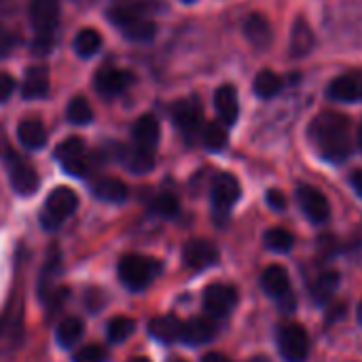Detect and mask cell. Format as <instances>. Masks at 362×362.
Masks as SVG:
<instances>
[{
	"label": "cell",
	"mask_w": 362,
	"mask_h": 362,
	"mask_svg": "<svg viewBox=\"0 0 362 362\" xmlns=\"http://www.w3.org/2000/svg\"><path fill=\"white\" fill-rule=\"evenodd\" d=\"M267 204H269L274 210H284V208H286V197H284L282 191L272 189V191H267Z\"/></svg>",
	"instance_id": "cell-43"
},
{
	"label": "cell",
	"mask_w": 362,
	"mask_h": 362,
	"mask_svg": "<svg viewBox=\"0 0 362 362\" xmlns=\"http://www.w3.org/2000/svg\"><path fill=\"white\" fill-rule=\"evenodd\" d=\"M132 362H151L148 358H144V356H138V358H134Z\"/></svg>",
	"instance_id": "cell-48"
},
{
	"label": "cell",
	"mask_w": 362,
	"mask_h": 362,
	"mask_svg": "<svg viewBox=\"0 0 362 362\" xmlns=\"http://www.w3.org/2000/svg\"><path fill=\"white\" fill-rule=\"evenodd\" d=\"M55 159L62 163L64 172H68L72 176L83 178L89 172V163H87V155H85V142L76 136L57 144Z\"/></svg>",
	"instance_id": "cell-6"
},
{
	"label": "cell",
	"mask_w": 362,
	"mask_h": 362,
	"mask_svg": "<svg viewBox=\"0 0 362 362\" xmlns=\"http://www.w3.org/2000/svg\"><path fill=\"white\" fill-rule=\"evenodd\" d=\"M297 202L312 223L322 225L331 218V206L318 189H314L310 185L297 187Z\"/></svg>",
	"instance_id": "cell-12"
},
{
	"label": "cell",
	"mask_w": 362,
	"mask_h": 362,
	"mask_svg": "<svg viewBox=\"0 0 362 362\" xmlns=\"http://www.w3.org/2000/svg\"><path fill=\"white\" fill-rule=\"evenodd\" d=\"M261 286H263V291L272 299L282 301L284 297L291 295V278H288V272L282 265H269L263 272V276H261Z\"/></svg>",
	"instance_id": "cell-16"
},
{
	"label": "cell",
	"mask_w": 362,
	"mask_h": 362,
	"mask_svg": "<svg viewBox=\"0 0 362 362\" xmlns=\"http://www.w3.org/2000/svg\"><path fill=\"white\" fill-rule=\"evenodd\" d=\"M72 47H74V51H76L78 57H93L100 51V47H102V36H100L98 30L85 28V30H81L74 36Z\"/></svg>",
	"instance_id": "cell-27"
},
{
	"label": "cell",
	"mask_w": 362,
	"mask_h": 362,
	"mask_svg": "<svg viewBox=\"0 0 362 362\" xmlns=\"http://www.w3.org/2000/svg\"><path fill=\"white\" fill-rule=\"evenodd\" d=\"M136 331V322L127 316H117L108 322L106 327V333H108V339L112 344H121L125 339H129Z\"/></svg>",
	"instance_id": "cell-34"
},
{
	"label": "cell",
	"mask_w": 362,
	"mask_h": 362,
	"mask_svg": "<svg viewBox=\"0 0 362 362\" xmlns=\"http://www.w3.org/2000/svg\"><path fill=\"white\" fill-rule=\"evenodd\" d=\"M78 208V197L72 189L68 187H57L49 193L42 214H40V223L45 229L55 231L68 216H72Z\"/></svg>",
	"instance_id": "cell-4"
},
{
	"label": "cell",
	"mask_w": 362,
	"mask_h": 362,
	"mask_svg": "<svg viewBox=\"0 0 362 362\" xmlns=\"http://www.w3.org/2000/svg\"><path fill=\"white\" fill-rule=\"evenodd\" d=\"M11 153H13V151H11V142H8V138H6L4 127L0 125V157H2V159H6Z\"/></svg>",
	"instance_id": "cell-44"
},
{
	"label": "cell",
	"mask_w": 362,
	"mask_h": 362,
	"mask_svg": "<svg viewBox=\"0 0 362 362\" xmlns=\"http://www.w3.org/2000/svg\"><path fill=\"white\" fill-rule=\"evenodd\" d=\"M13 45H15V36L4 25H0V59L11 53Z\"/></svg>",
	"instance_id": "cell-42"
},
{
	"label": "cell",
	"mask_w": 362,
	"mask_h": 362,
	"mask_svg": "<svg viewBox=\"0 0 362 362\" xmlns=\"http://www.w3.org/2000/svg\"><path fill=\"white\" fill-rule=\"evenodd\" d=\"M123 163L134 174H146L155 168V151L134 144L132 148H125Z\"/></svg>",
	"instance_id": "cell-26"
},
{
	"label": "cell",
	"mask_w": 362,
	"mask_h": 362,
	"mask_svg": "<svg viewBox=\"0 0 362 362\" xmlns=\"http://www.w3.org/2000/svg\"><path fill=\"white\" fill-rule=\"evenodd\" d=\"M263 242H265V246H267L269 250H274V252H288V250L293 248V244H295V238H293V233H291L288 229H284V227H274V229H269V231L263 235Z\"/></svg>",
	"instance_id": "cell-33"
},
{
	"label": "cell",
	"mask_w": 362,
	"mask_h": 362,
	"mask_svg": "<svg viewBox=\"0 0 362 362\" xmlns=\"http://www.w3.org/2000/svg\"><path fill=\"white\" fill-rule=\"evenodd\" d=\"M6 163H8V178H11V187L15 189V193L19 195H32L38 185H40V178L36 174V170L19 155L11 153L6 157Z\"/></svg>",
	"instance_id": "cell-8"
},
{
	"label": "cell",
	"mask_w": 362,
	"mask_h": 362,
	"mask_svg": "<svg viewBox=\"0 0 362 362\" xmlns=\"http://www.w3.org/2000/svg\"><path fill=\"white\" fill-rule=\"evenodd\" d=\"M314 45H316L314 30L310 28V23L303 17H299L293 25V34H291V55L305 57V55H310Z\"/></svg>",
	"instance_id": "cell-23"
},
{
	"label": "cell",
	"mask_w": 362,
	"mask_h": 362,
	"mask_svg": "<svg viewBox=\"0 0 362 362\" xmlns=\"http://www.w3.org/2000/svg\"><path fill=\"white\" fill-rule=\"evenodd\" d=\"M327 95L333 102H361L362 100V70H352L346 74L335 76L329 87H327Z\"/></svg>",
	"instance_id": "cell-13"
},
{
	"label": "cell",
	"mask_w": 362,
	"mask_h": 362,
	"mask_svg": "<svg viewBox=\"0 0 362 362\" xmlns=\"http://www.w3.org/2000/svg\"><path fill=\"white\" fill-rule=\"evenodd\" d=\"M17 138H19V142H21L25 148L38 151V148H42V146L47 144V129H45V125H42L40 121H36V119H25V121H21L19 127H17Z\"/></svg>",
	"instance_id": "cell-25"
},
{
	"label": "cell",
	"mask_w": 362,
	"mask_h": 362,
	"mask_svg": "<svg viewBox=\"0 0 362 362\" xmlns=\"http://www.w3.org/2000/svg\"><path fill=\"white\" fill-rule=\"evenodd\" d=\"M310 138L327 161L341 163L350 157V119L339 112H320L310 125Z\"/></svg>",
	"instance_id": "cell-2"
},
{
	"label": "cell",
	"mask_w": 362,
	"mask_h": 362,
	"mask_svg": "<svg viewBox=\"0 0 362 362\" xmlns=\"http://www.w3.org/2000/svg\"><path fill=\"white\" fill-rule=\"evenodd\" d=\"M55 45V32H38L32 40V53L34 55H49Z\"/></svg>",
	"instance_id": "cell-38"
},
{
	"label": "cell",
	"mask_w": 362,
	"mask_h": 362,
	"mask_svg": "<svg viewBox=\"0 0 362 362\" xmlns=\"http://www.w3.org/2000/svg\"><path fill=\"white\" fill-rule=\"evenodd\" d=\"M214 106L218 112V119L225 125H233L240 115V102H238V91L233 85H221L214 93Z\"/></svg>",
	"instance_id": "cell-18"
},
{
	"label": "cell",
	"mask_w": 362,
	"mask_h": 362,
	"mask_svg": "<svg viewBox=\"0 0 362 362\" xmlns=\"http://www.w3.org/2000/svg\"><path fill=\"white\" fill-rule=\"evenodd\" d=\"M358 144H361V148H362V123H361V127H358Z\"/></svg>",
	"instance_id": "cell-50"
},
{
	"label": "cell",
	"mask_w": 362,
	"mask_h": 362,
	"mask_svg": "<svg viewBox=\"0 0 362 362\" xmlns=\"http://www.w3.org/2000/svg\"><path fill=\"white\" fill-rule=\"evenodd\" d=\"M238 303V291L231 284H210L204 291V310L212 318L227 316Z\"/></svg>",
	"instance_id": "cell-10"
},
{
	"label": "cell",
	"mask_w": 362,
	"mask_h": 362,
	"mask_svg": "<svg viewBox=\"0 0 362 362\" xmlns=\"http://www.w3.org/2000/svg\"><path fill=\"white\" fill-rule=\"evenodd\" d=\"M250 362H269L267 358H263V356H257V358H252Z\"/></svg>",
	"instance_id": "cell-49"
},
{
	"label": "cell",
	"mask_w": 362,
	"mask_h": 362,
	"mask_svg": "<svg viewBox=\"0 0 362 362\" xmlns=\"http://www.w3.org/2000/svg\"><path fill=\"white\" fill-rule=\"evenodd\" d=\"M15 78L11 76V74H6V72H0V102H6L11 95H13V91H15Z\"/></svg>",
	"instance_id": "cell-41"
},
{
	"label": "cell",
	"mask_w": 362,
	"mask_h": 362,
	"mask_svg": "<svg viewBox=\"0 0 362 362\" xmlns=\"http://www.w3.org/2000/svg\"><path fill=\"white\" fill-rule=\"evenodd\" d=\"M170 362H187V361H180V358H174V361H170Z\"/></svg>",
	"instance_id": "cell-51"
},
{
	"label": "cell",
	"mask_w": 362,
	"mask_h": 362,
	"mask_svg": "<svg viewBox=\"0 0 362 362\" xmlns=\"http://www.w3.org/2000/svg\"><path fill=\"white\" fill-rule=\"evenodd\" d=\"M202 362H231V358H227L225 354H221V352H210V354H206Z\"/></svg>",
	"instance_id": "cell-46"
},
{
	"label": "cell",
	"mask_w": 362,
	"mask_h": 362,
	"mask_svg": "<svg viewBox=\"0 0 362 362\" xmlns=\"http://www.w3.org/2000/svg\"><path fill=\"white\" fill-rule=\"evenodd\" d=\"M66 119L72 125H87V123H91L93 110H91V104L87 102V98H83V95L72 98V102L66 108Z\"/></svg>",
	"instance_id": "cell-32"
},
{
	"label": "cell",
	"mask_w": 362,
	"mask_h": 362,
	"mask_svg": "<svg viewBox=\"0 0 362 362\" xmlns=\"http://www.w3.org/2000/svg\"><path fill=\"white\" fill-rule=\"evenodd\" d=\"M106 295L100 291V288H89L87 293H85V305L89 308V312H100L102 308H104V303H106V299H104Z\"/></svg>",
	"instance_id": "cell-40"
},
{
	"label": "cell",
	"mask_w": 362,
	"mask_h": 362,
	"mask_svg": "<svg viewBox=\"0 0 362 362\" xmlns=\"http://www.w3.org/2000/svg\"><path fill=\"white\" fill-rule=\"evenodd\" d=\"M244 34H246V38H248L257 49H267V47L272 45V40H274V30H272L267 17H263V15H259V13H255V15H250V17L246 19V23H244Z\"/></svg>",
	"instance_id": "cell-20"
},
{
	"label": "cell",
	"mask_w": 362,
	"mask_h": 362,
	"mask_svg": "<svg viewBox=\"0 0 362 362\" xmlns=\"http://www.w3.org/2000/svg\"><path fill=\"white\" fill-rule=\"evenodd\" d=\"M182 261L193 272H204L218 263V248L210 240H189L182 248Z\"/></svg>",
	"instance_id": "cell-9"
},
{
	"label": "cell",
	"mask_w": 362,
	"mask_h": 362,
	"mask_svg": "<svg viewBox=\"0 0 362 362\" xmlns=\"http://www.w3.org/2000/svg\"><path fill=\"white\" fill-rule=\"evenodd\" d=\"M134 76L127 70H119V68H102L95 74V89L100 95L104 98H115L119 93H123L129 85H132Z\"/></svg>",
	"instance_id": "cell-14"
},
{
	"label": "cell",
	"mask_w": 362,
	"mask_h": 362,
	"mask_svg": "<svg viewBox=\"0 0 362 362\" xmlns=\"http://www.w3.org/2000/svg\"><path fill=\"white\" fill-rule=\"evenodd\" d=\"M339 286V274L337 272H325L322 276H318L314 280V286H312V297L318 301V303H325L329 301L335 291Z\"/></svg>",
	"instance_id": "cell-30"
},
{
	"label": "cell",
	"mask_w": 362,
	"mask_h": 362,
	"mask_svg": "<svg viewBox=\"0 0 362 362\" xmlns=\"http://www.w3.org/2000/svg\"><path fill=\"white\" fill-rule=\"evenodd\" d=\"M51 81H49V70L45 66H30L25 70L23 83H21V95L25 100H38L49 93Z\"/></svg>",
	"instance_id": "cell-17"
},
{
	"label": "cell",
	"mask_w": 362,
	"mask_h": 362,
	"mask_svg": "<svg viewBox=\"0 0 362 362\" xmlns=\"http://www.w3.org/2000/svg\"><path fill=\"white\" fill-rule=\"evenodd\" d=\"M83 331H85V327H83V322L78 318H66V320L59 322V327L55 331L57 344L62 348H72L83 337Z\"/></svg>",
	"instance_id": "cell-29"
},
{
	"label": "cell",
	"mask_w": 362,
	"mask_h": 362,
	"mask_svg": "<svg viewBox=\"0 0 362 362\" xmlns=\"http://www.w3.org/2000/svg\"><path fill=\"white\" fill-rule=\"evenodd\" d=\"M148 333L153 339L161 341V344H174L180 339L182 335V322L176 318V316H159V318H153L148 322Z\"/></svg>",
	"instance_id": "cell-22"
},
{
	"label": "cell",
	"mask_w": 362,
	"mask_h": 362,
	"mask_svg": "<svg viewBox=\"0 0 362 362\" xmlns=\"http://www.w3.org/2000/svg\"><path fill=\"white\" fill-rule=\"evenodd\" d=\"M242 187L233 174H218L212 182V206L216 214L227 216L233 204L240 199Z\"/></svg>",
	"instance_id": "cell-11"
},
{
	"label": "cell",
	"mask_w": 362,
	"mask_h": 362,
	"mask_svg": "<svg viewBox=\"0 0 362 362\" xmlns=\"http://www.w3.org/2000/svg\"><path fill=\"white\" fill-rule=\"evenodd\" d=\"M91 193L102 199V202H108V204H121L127 199V187L125 182H121L119 178H98L93 185H91Z\"/></svg>",
	"instance_id": "cell-24"
},
{
	"label": "cell",
	"mask_w": 362,
	"mask_h": 362,
	"mask_svg": "<svg viewBox=\"0 0 362 362\" xmlns=\"http://www.w3.org/2000/svg\"><path fill=\"white\" fill-rule=\"evenodd\" d=\"M59 250L53 246L51 250H49V257H47V263H45V269H42V274H40V282H38V293H40V297L45 299V295H47V284L51 282V278L57 274V269H59Z\"/></svg>",
	"instance_id": "cell-36"
},
{
	"label": "cell",
	"mask_w": 362,
	"mask_h": 362,
	"mask_svg": "<svg viewBox=\"0 0 362 362\" xmlns=\"http://www.w3.org/2000/svg\"><path fill=\"white\" fill-rule=\"evenodd\" d=\"M199 136H202V142L208 151H223L227 146V129L216 121L206 123L202 127Z\"/></svg>",
	"instance_id": "cell-31"
},
{
	"label": "cell",
	"mask_w": 362,
	"mask_h": 362,
	"mask_svg": "<svg viewBox=\"0 0 362 362\" xmlns=\"http://www.w3.org/2000/svg\"><path fill=\"white\" fill-rule=\"evenodd\" d=\"M182 2H195V0H182Z\"/></svg>",
	"instance_id": "cell-52"
},
{
	"label": "cell",
	"mask_w": 362,
	"mask_h": 362,
	"mask_svg": "<svg viewBox=\"0 0 362 362\" xmlns=\"http://www.w3.org/2000/svg\"><path fill=\"white\" fill-rule=\"evenodd\" d=\"M151 210H153L157 216L174 218V216L180 212V202H178V197L172 195V193H161V195H157V197L151 202Z\"/></svg>",
	"instance_id": "cell-35"
},
{
	"label": "cell",
	"mask_w": 362,
	"mask_h": 362,
	"mask_svg": "<svg viewBox=\"0 0 362 362\" xmlns=\"http://www.w3.org/2000/svg\"><path fill=\"white\" fill-rule=\"evenodd\" d=\"M216 335V325L210 318H193L189 322H182V335L180 341L187 346H204L212 341Z\"/></svg>",
	"instance_id": "cell-19"
},
{
	"label": "cell",
	"mask_w": 362,
	"mask_h": 362,
	"mask_svg": "<svg viewBox=\"0 0 362 362\" xmlns=\"http://www.w3.org/2000/svg\"><path fill=\"white\" fill-rule=\"evenodd\" d=\"M278 348L286 362H305L310 356V335L297 322H286L278 329Z\"/></svg>",
	"instance_id": "cell-5"
},
{
	"label": "cell",
	"mask_w": 362,
	"mask_h": 362,
	"mask_svg": "<svg viewBox=\"0 0 362 362\" xmlns=\"http://www.w3.org/2000/svg\"><path fill=\"white\" fill-rule=\"evenodd\" d=\"M161 8V0H115L106 15L127 40L151 42L157 34V23L148 17Z\"/></svg>",
	"instance_id": "cell-1"
},
{
	"label": "cell",
	"mask_w": 362,
	"mask_h": 362,
	"mask_svg": "<svg viewBox=\"0 0 362 362\" xmlns=\"http://www.w3.org/2000/svg\"><path fill=\"white\" fill-rule=\"evenodd\" d=\"M59 17V0H32L30 2V21L34 32H55Z\"/></svg>",
	"instance_id": "cell-15"
},
{
	"label": "cell",
	"mask_w": 362,
	"mask_h": 362,
	"mask_svg": "<svg viewBox=\"0 0 362 362\" xmlns=\"http://www.w3.org/2000/svg\"><path fill=\"white\" fill-rule=\"evenodd\" d=\"M284 83L274 70H261L255 78V93L263 100H269L282 91Z\"/></svg>",
	"instance_id": "cell-28"
},
{
	"label": "cell",
	"mask_w": 362,
	"mask_h": 362,
	"mask_svg": "<svg viewBox=\"0 0 362 362\" xmlns=\"http://www.w3.org/2000/svg\"><path fill=\"white\" fill-rule=\"evenodd\" d=\"M132 134H134V142L138 146H144V148H153L155 151V146L159 142V136H161V125H159V121H157L155 115H142L136 121Z\"/></svg>",
	"instance_id": "cell-21"
},
{
	"label": "cell",
	"mask_w": 362,
	"mask_h": 362,
	"mask_svg": "<svg viewBox=\"0 0 362 362\" xmlns=\"http://www.w3.org/2000/svg\"><path fill=\"white\" fill-rule=\"evenodd\" d=\"M356 318H358V322L362 325V301L358 303V308H356Z\"/></svg>",
	"instance_id": "cell-47"
},
{
	"label": "cell",
	"mask_w": 362,
	"mask_h": 362,
	"mask_svg": "<svg viewBox=\"0 0 362 362\" xmlns=\"http://www.w3.org/2000/svg\"><path fill=\"white\" fill-rule=\"evenodd\" d=\"M172 119L174 125L187 136L193 138L195 134L202 132L204 127V112H202V104L197 98H189V100H180L172 106Z\"/></svg>",
	"instance_id": "cell-7"
},
{
	"label": "cell",
	"mask_w": 362,
	"mask_h": 362,
	"mask_svg": "<svg viewBox=\"0 0 362 362\" xmlns=\"http://www.w3.org/2000/svg\"><path fill=\"white\" fill-rule=\"evenodd\" d=\"M108 361V352L106 348L98 346V344H89V346H83L74 352L72 362H106Z\"/></svg>",
	"instance_id": "cell-37"
},
{
	"label": "cell",
	"mask_w": 362,
	"mask_h": 362,
	"mask_svg": "<svg viewBox=\"0 0 362 362\" xmlns=\"http://www.w3.org/2000/svg\"><path fill=\"white\" fill-rule=\"evenodd\" d=\"M163 272V265L144 255H125L119 261V278L129 291H144Z\"/></svg>",
	"instance_id": "cell-3"
},
{
	"label": "cell",
	"mask_w": 362,
	"mask_h": 362,
	"mask_svg": "<svg viewBox=\"0 0 362 362\" xmlns=\"http://www.w3.org/2000/svg\"><path fill=\"white\" fill-rule=\"evenodd\" d=\"M68 297H70V288H68V286H57L55 291H49L47 297H45L49 314L53 316V314L68 301Z\"/></svg>",
	"instance_id": "cell-39"
},
{
	"label": "cell",
	"mask_w": 362,
	"mask_h": 362,
	"mask_svg": "<svg viewBox=\"0 0 362 362\" xmlns=\"http://www.w3.org/2000/svg\"><path fill=\"white\" fill-rule=\"evenodd\" d=\"M350 185H352V189L356 191V195L362 197V168L354 170V172L350 174Z\"/></svg>",
	"instance_id": "cell-45"
}]
</instances>
